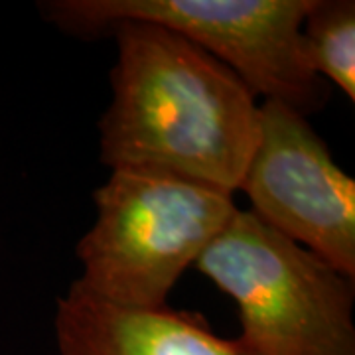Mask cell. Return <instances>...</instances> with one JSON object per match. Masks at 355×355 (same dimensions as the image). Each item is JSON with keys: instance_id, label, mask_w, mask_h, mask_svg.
Instances as JSON below:
<instances>
[{"instance_id": "obj_5", "label": "cell", "mask_w": 355, "mask_h": 355, "mask_svg": "<svg viewBox=\"0 0 355 355\" xmlns=\"http://www.w3.org/2000/svg\"><path fill=\"white\" fill-rule=\"evenodd\" d=\"M239 190L265 223L355 279V180L331 160L304 114L265 99Z\"/></svg>"}, {"instance_id": "obj_7", "label": "cell", "mask_w": 355, "mask_h": 355, "mask_svg": "<svg viewBox=\"0 0 355 355\" xmlns=\"http://www.w3.org/2000/svg\"><path fill=\"white\" fill-rule=\"evenodd\" d=\"M304 53L314 73L355 101V2L312 0L302 22Z\"/></svg>"}, {"instance_id": "obj_6", "label": "cell", "mask_w": 355, "mask_h": 355, "mask_svg": "<svg viewBox=\"0 0 355 355\" xmlns=\"http://www.w3.org/2000/svg\"><path fill=\"white\" fill-rule=\"evenodd\" d=\"M60 355H263L237 340H223L188 312L132 310L73 286L58 300Z\"/></svg>"}, {"instance_id": "obj_4", "label": "cell", "mask_w": 355, "mask_h": 355, "mask_svg": "<svg viewBox=\"0 0 355 355\" xmlns=\"http://www.w3.org/2000/svg\"><path fill=\"white\" fill-rule=\"evenodd\" d=\"M310 6L312 0H50L42 12L76 34L123 20L168 28L227 65L254 95L306 116L330 95L306 60L302 22Z\"/></svg>"}, {"instance_id": "obj_3", "label": "cell", "mask_w": 355, "mask_h": 355, "mask_svg": "<svg viewBox=\"0 0 355 355\" xmlns=\"http://www.w3.org/2000/svg\"><path fill=\"white\" fill-rule=\"evenodd\" d=\"M239 308V340L263 355H355L354 280L237 209L193 263Z\"/></svg>"}, {"instance_id": "obj_2", "label": "cell", "mask_w": 355, "mask_h": 355, "mask_svg": "<svg viewBox=\"0 0 355 355\" xmlns=\"http://www.w3.org/2000/svg\"><path fill=\"white\" fill-rule=\"evenodd\" d=\"M97 219L77 245V286L105 302L162 310L184 270L225 229L233 193L144 168H114L93 193Z\"/></svg>"}, {"instance_id": "obj_1", "label": "cell", "mask_w": 355, "mask_h": 355, "mask_svg": "<svg viewBox=\"0 0 355 355\" xmlns=\"http://www.w3.org/2000/svg\"><path fill=\"white\" fill-rule=\"evenodd\" d=\"M113 99L99 123L101 160L241 188L261 135V105L241 77L176 32L123 20Z\"/></svg>"}]
</instances>
